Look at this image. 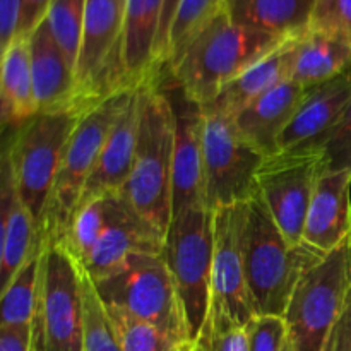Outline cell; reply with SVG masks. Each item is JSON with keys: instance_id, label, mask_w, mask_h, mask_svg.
<instances>
[{"instance_id": "6da1fadb", "label": "cell", "mask_w": 351, "mask_h": 351, "mask_svg": "<svg viewBox=\"0 0 351 351\" xmlns=\"http://www.w3.org/2000/svg\"><path fill=\"white\" fill-rule=\"evenodd\" d=\"M288 38L240 26L221 10L165 71L191 101L208 106L219 93Z\"/></svg>"}, {"instance_id": "7a4b0ae2", "label": "cell", "mask_w": 351, "mask_h": 351, "mask_svg": "<svg viewBox=\"0 0 351 351\" xmlns=\"http://www.w3.org/2000/svg\"><path fill=\"white\" fill-rule=\"evenodd\" d=\"M160 77L139 86L136 153L123 194L137 215L167 235L171 223L175 112Z\"/></svg>"}, {"instance_id": "3957f363", "label": "cell", "mask_w": 351, "mask_h": 351, "mask_svg": "<svg viewBox=\"0 0 351 351\" xmlns=\"http://www.w3.org/2000/svg\"><path fill=\"white\" fill-rule=\"evenodd\" d=\"M324 256L305 243L291 245L259 192L247 201L243 263L256 315L283 317L298 280Z\"/></svg>"}, {"instance_id": "277c9868", "label": "cell", "mask_w": 351, "mask_h": 351, "mask_svg": "<svg viewBox=\"0 0 351 351\" xmlns=\"http://www.w3.org/2000/svg\"><path fill=\"white\" fill-rule=\"evenodd\" d=\"M136 91L137 88H132V86L119 89L91 106L81 117L65 147L64 158H62L60 168H58L40 230H38V239L62 242L67 235L86 182L95 170L106 137Z\"/></svg>"}, {"instance_id": "5b68a950", "label": "cell", "mask_w": 351, "mask_h": 351, "mask_svg": "<svg viewBox=\"0 0 351 351\" xmlns=\"http://www.w3.org/2000/svg\"><path fill=\"white\" fill-rule=\"evenodd\" d=\"M31 351L84 350L82 266L62 242L43 240Z\"/></svg>"}, {"instance_id": "8992f818", "label": "cell", "mask_w": 351, "mask_h": 351, "mask_svg": "<svg viewBox=\"0 0 351 351\" xmlns=\"http://www.w3.org/2000/svg\"><path fill=\"white\" fill-rule=\"evenodd\" d=\"M106 308L151 322L191 345L180 297L161 254H136L108 276L93 280Z\"/></svg>"}, {"instance_id": "52a82bcc", "label": "cell", "mask_w": 351, "mask_h": 351, "mask_svg": "<svg viewBox=\"0 0 351 351\" xmlns=\"http://www.w3.org/2000/svg\"><path fill=\"white\" fill-rule=\"evenodd\" d=\"M351 293V237L298 280L283 315L293 351H324Z\"/></svg>"}, {"instance_id": "ba28073f", "label": "cell", "mask_w": 351, "mask_h": 351, "mask_svg": "<svg viewBox=\"0 0 351 351\" xmlns=\"http://www.w3.org/2000/svg\"><path fill=\"white\" fill-rule=\"evenodd\" d=\"M88 110L38 113L14 130L3 151L12 165L17 192L40 230L62 158L75 125Z\"/></svg>"}, {"instance_id": "9c48e42d", "label": "cell", "mask_w": 351, "mask_h": 351, "mask_svg": "<svg viewBox=\"0 0 351 351\" xmlns=\"http://www.w3.org/2000/svg\"><path fill=\"white\" fill-rule=\"evenodd\" d=\"M213 211L206 206L171 216L163 257L180 297L191 345L201 332L211 308Z\"/></svg>"}, {"instance_id": "30bf717a", "label": "cell", "mask_w": 351, "mask_h": 351, "mask_svg": "<svg viewBox=\"0 0 351 351\" xmlns=\"http://www.w3.org/2000/svg\"><path fill=\"white\" fill-rule=\"evenodd\" d=\"M202 108L206 208L216 211L250 201L259 192L256 175L266 156L243 139L235 117Z\"/></svg>"}, {"instance_id": "8fae6325", "label": "cell", "mask_w": 351, "mask_h": 351, "mask_svg": "<svg viewBox=\"0 0 351 351\" xmlns=\"http://www.w3.org/2000/svg\"><path fill=\"white\" fill-rule=\"evenodd\" d=\"M324 171L326 154L321 146L274 151L257 170V191L291 245L304 243L308 206Z\"/></svg>"}, {"instance_id": "7c38bea8", "label": "cell", "mask_w": 351, "mask_h": 351, "mask_svg": "<svg viewBox=\"0 0 351 351\" xmlns=\"http://www.w3.org/2000/svg\"><path fill=\"white\" fill-rule=\"evenodd\" d=\"M247 202L213 211L215 249H213L211 302L218 304L239 324L247 326L254 317L252 298L243 263V228Z\"/></svg>"}, {"instance_id": "4fadbf2b", "label": "cell", "mask_w": 351, "mask_h": 351, "mask_svg": "<svg viewBox=\"0 0 351 351\" xmlns=\"http://www.w3.org/2000/svg\"><path fill=\"white\" fill-rule=\"evenodd\" d=\"M175 112L171 216L191 208L206 206L204 194V108L191 101L173 82L167 89Z\"/></svg>"}, {"instance_id": "5bb4252c", "label": "cell", "mask_w": 351, "mask_h": 351, "mask_svg": "<svg viewBox=\"0 0 351 351\" xmlns=\"http://www.w3.org/2000/svg\"><path fill=\"white\" fill-rule=\"evenodd\" d=\"M350 99V71L307 89L293 119L278 139L276 151L321 146L345 115Z\"/></svg>"}, {"instance_id": "9a60e30c", "label": "cell", "mask_w": 351, "mask_h": 351, "mask_svg": "<svg viewBox=\"0 0 351 351\" xmlns=\"http://www.w3.org/2000/svg\"><path fill=\"white\" fill-rule=\"evenodd\" d=\"M351 237V170H326L315 185L302 242L329 254Z\"/></svg>"}, {"instance_id": "2e32d148", "label": "cell", "mask_w": 351, "mask_h": 351, "mask_svg": "<svg viewBox=\"0 0 351 351\" xmlns=\"http://www.w3.org/2000/svg\"><path fill=\"white\" fill-rule=\"evenodd\" d=\"M29 50L38 112L89 110L79 99L75 72L51 36L47 21L31 33Z\"/></svg>"}, {"instance_id": "e0dca14e", "label": "cell", "mask_w": 351, "mask_h": 351, "mask_svg": "<svg viewBox=\"0 0 351 351\" xmlns=\"http://www.w3.org/2000/svg\"><path fill=\"white\" fill-rule=\"evenodd\" d=\"M137 96H139V88L122 110L117 122L113 123L96 161L95 170L86 182L79 204L96 195L123 192L125 189L130 171H132L137 143V125H139V98Z\"/></svg>"}, {"instance_id": "ac0fdd59", "label": "cell", "mask_w": 351, "mask_h": 351, "mask_svg": "<svg viewBox=\"0 0 351 351\" xmlns=\"http://www.w3.org/2000/svg\"><path fill=\"white\" fill-rule=\"evenodd\" d=\"M0 202H2V232H0V287L10 283L33 252L38 242V225L33 215L21 199L14 180L12 165L9 156L2 153L0 168Z\"/></svg>"}, {"instance_id": "d6986e66", "label": "cell", "mask_w": 351, "mask_h": 351, "mask_svg": "<svg viewBox=\"0 0 351 351\" xmlns=\"http://www.w3.org/2000/svg\"><path fill=\"white\" fill-rule=\"evenodd\" d=\"M307 89L293 79L280 82L250 103L235 117V123L247 143L267 156L278 147V139L293 119Z\"/></svg>"}, {"instance_id": "ffe728a7", "label": "cell", "mask_w": 351, "mask_h": 351, "mask_svg": "<svg viewBox=\"0 0 351 351\" xmlns=\"http://www.w3.org/2000/svg\"><path fill=\"white\" fill-rule=\"evenodd\" d=\"M163 243V233L134 211L103 233L81 266L91 280H99L136 254H161Z\"/></svg>"}, {"instance_id": "44dd1931", "label": "cell", "mask_w": 351, "mask_h": 351, "mask_svg": "<svg viewBox=\"0 0 351 351\" xmlns=\"http://www.w3.org/2000/svg\"><path fill=\"white\" fill-rule=\"evenodd\" d=\"M163 5L165 0H125L122 57L127 82L134 88L156 81L163 74L154 62Z\"/></svg>"}, {"instance_id": "7402d4cb", "label": "cell", "mask_w": 351, "mask_h": 351, "mask_svg": "<svg viewBox=\"0 0 351 351\" xmlns=\"http://www.w3.org/2000/svg\"><path fill=\"white\" fill-rule=\"evenodd\" d=\"M298 36H291L285 40L271 53H267L266 57L256 62L252 67L247 69L239 77L233 79L219 93L218 98L208 106L219 110L226 115L237 117L243 108H247L250 103L256 101L264 93L273 89L280 82L291 79Z\"/></svg>"}, {"instance_id": "603a6c76", "label": "cell", "mask_w": 351, "mask_h": 351, "mask_svg": "<svg viewBox=\"0 0 351 351\" xmlns=\"http://www.w3.org/2000/svg\"><path fill=\"white\" fill-rule=\"evenodd\" d=\"M0 113L3 127H10L12 132L40 113L34 96L29 38H14L2 51Z\"/></svg>"}, {"instance_id": "cb8c5ba5", "label": "cell", "mask_w": 351, "mask_h": 351, "mask_svg": "<svg viewBox=\"0 0 351 351\" xmlns=\"http://www.w3.org/2000/svg\"><path fill=\"white\" fill-rule=\"evenodd\" d=\"M317 0H226L232 21L250 29L280 38L305 33Z\"/></svg>"}, {"instance_id": "d4e9b609", "label": "cell", "mask_w": 351, "mask_h": 351, "mask_svg": "<svg viewBox=\"0 0 351 351\" xmlns=\"http://www.w3.org/2000/svg\"><path fill=\"white\" fill-rule=\"evenodd\" d=\"M348 71H351L348 43L311 27L298 36L291 79L302 88H315Z\"/></svg>"}, {"instance_id": "484cf974", "label": "cell", "mask_w": 351, "mask_h": 351, "mask_svg": "<svg viewBox=\"0 0 351 351\" xmlns=\"http://www.w3.org/2000/svg\"><path fill=\"white\" fill-rule=\"evenodd\" d=\"M134 211L123 192L96 195L79 204L62 243L82 264L103 233Z\"/></svg>"}, {"instance_id": "4316f807", "label": "cell", "mask_w": 351, "mask_h": 351, "mask_svg": "<svg viewBox=\"0 0 351 351\" xmlns=\"http://www.w3.org/2000/svg\"><path fill=\"white\" fill-rule=\"evenodd\" d=\"M41 254H43V240L38 239L31 256L2 290L0 326H31L33 322Z\"/></svg>"}, {"instance_id": "83f0119b", "label": "cell", "mask_w": 351, "mask_h": 351, "mask_svg": "<svg viewBox=\"0 0 351 351\" xmlns=\"http://www.w3.org/2000/svg\"><path fill=\"white\" fill-rule=\"evenodd\" d=\"M226 0H180L177 14L171 23L170 38H168V57L165 69L178 60L191 41L225 10Z\"/></svg>"}, {"instance_id": "f1b7e54d", "label": "cell", "mask_w": 351, "mask_h": 351, "mask_svg": "<svg viewBox=\"0 0 351 351\" xmlns=\"http://www.w3.org/2000/svg\"><path fill=\"white\" fill-rule=\"evenodd\" d=\"M106 312L122 351H189L191 348V345L178 341L151 322L115 308H106Z\"/></svg>"}, {"instance_id": "f546056e", "label": "cell", "mask_w": 351, "mask_h": 351, "mask_svg": "<svg viewBox=\"0 0 351 351\" xmlns=\"http://www.w3.org/2000/svg\"><path fill=\"white\" fill-rule=\"evenodd\" d=\"M84 14L86 0H51V5L45 17L51 36L55 38L74 72L77 69L79 50H81Z\"/></svg>"}, {"instance_id": "4dcf8cb0", "label": "cell", "mask_w": 351, "mask_h": 351, "mask_svg": "<svg viewBox=\"0 0 351 351\" xmlns=\"http://www.w3.org/2000/svg\"><path fill=\"white\" fill-rule=\"evenodd\" d=\"M249 329L230 317L218 304L211 308L189 351H249Z\"/></svg>"}, {"instance_id": "1f68e13d", "label": "cell", "mask_w": 351, "mask_h": 351, "mask_svg": "<svg viewBox=\"0 0 351 351\" xmlns=\"http://www.w3.org/2000/svg\"><path fill=\"white\" fill-rule=\"evenodd\" d=\"M84 287V350L82 351H122L117 339L108 312L96 293L95 283L82 269Z\"/></svg>"}, {"instance_id": "d6a6232c", "label": "cell", "mask_w": 351, "mask_h": 351, "mask_svg": "<svg viewBox=\"0 0 351 351\" xmlns=\"http://www.w3.org/2000/svg\"><path fill=\"white\" fill-rule=\"evenodd\" d=\"M308 27L331 34L351 47V0H317Z\"/></svg>"}, {"instance_id": "836d02e7", "label": "cell", "mask_w": 351, "mask_h": 351, "mask_svg": "<svg viewBox=\"0 0 351 351\" xmlns=\"http://www.w3.org/2000/svg\"><path fill=\"white\" fill-rule=\"evenodd\" d=\"M321 147L326 154V170H351V99L345 115L326 137Z\"/></svg>"}, {"instance_id": "e575fe53", "label": "cell", "mask_w": 351, "mask_h": 351, "mask_svg": "<svg viewBox=\"0 0 351 351\" xmlns=\"http://www.w3.org/2000/svg\"><path fill=\"white\" fill-rule=\"evenodd\" d=\"M249 351H283L287 341V326L283 317L257 315L247 324Z\"/></svg>"}, {"instance_id": "d590c367", "label": "cell", "mask_w": 351, "mask_h": 351, "mask_svg": "<svg viewBox=\"0 0 351 351\" xmlns=\"http://www.w3.org/2000/svg\"><path fill=\"white\" fill-rule=\"evenodd\" d=\"M178 3H180V0H165L160 31H158V38H156V47H154V62H156V67L160 72L165 71V64H167L168 38H170L171 23H173L175 14H177Z\"/></svg>"}, {"instance_id": "8d00e7d4", "label": "cell", "mask_w": 351, "mask_h": 351, "mask_svg": "<svg viewBox=\"0 0 351 351\" xmlns=\"http://www.w3.org/2000/svg\"><path fill=\"white\" fill-rule=\"evenodd\" d=\"M50 5L51 0H23L16 38H29L31 33L45 21Z\"/></svg>"}, {"instance_id": "74e56055", "label": "cell", "mask_w": 351, "mask_h": 351, "mask_svg": "<svg viewBox=\"0 0 351 351\" xmlns=\"http://www.w3.org/2000/svg\"><path fill=\"white\" fill-rule=\"evenodd\" d=\"M23 0H0V48L9 47L17 34Z\"/></svg>"}, {"instance_id": "f35d334b", "label": "cell", "mask_w": 351, "mask_h": 351, "mask_svg": "<svg viewBox=\"0 0 351 351\" xmlns=\"http://www.w3.org/2000/svg\"><path fill=\"white\" fill-rule=\"evenodd\" d=\"M324 351H351V293L338 322L329 335Z\"/></svg>"}, {"instance_id": "ab89813d", "label": "cell", "mask_w": 351, "mask_h": 351, "mask_svg": "<svg viewBox=\"0 0 351 351\" xmlns=\"http://www.w3.org/2000/svg\"><path fill=\"white\" fill-rule=\"evenodd\" d=\"M31 326H0V351H31Z\"/></svg>"}, {"instance_id": "60d3db41", "label": "cell", "mask_w": 351, "mask_h": 351, "mask_svg": "<svg viewBox=\"0 0 351 351\" xmlns=\"http://www.w3.org/2000/svg\"><path fill=\"white\" fill-rule=\"evenodd\" d=\"M283 351H293V350H291V345H290V341H288V338H287V341H285Z\"/></svg>"}]
</instances>
